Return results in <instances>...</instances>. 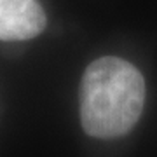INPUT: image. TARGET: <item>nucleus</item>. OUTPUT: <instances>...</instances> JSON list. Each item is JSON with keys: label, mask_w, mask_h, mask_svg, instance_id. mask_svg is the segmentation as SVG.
Wrapping results in <instances>:
<instances>
[{"label": "nucleus", "mask_w": 157, "mask_h": 157, "mask_svg": "<svg viewBox=\"0 0 157 157\" xmlns=\"http://www.w3.org/2000/svg\"><path fill=\"white\" fill-rule=\"evenodd\" d=\"M145 105V78L126 59L103 56L86 68L80 80V124L93 138L128 135Z\"/></svg>", "instance_id": "1"}, {"label": "nucleus", "mask_w": 157, "mask_h": 157, "mask_svg": "<svg viewBox=\"0 0 157 157\" xmlns=\"http://www.w3.org/2000/svg\"><path fill=\"white\" fill-rule=\"evenodd\" d=\"M45 25L47 17L37 0H0V40H30Z\"/></svg>", "instance_id": "2"}]
</instances>
